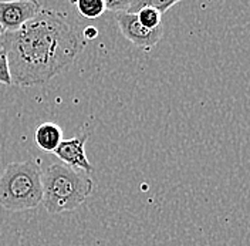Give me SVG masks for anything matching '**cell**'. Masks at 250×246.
Wrapping results in <instances>:
<instances>
[{
  "mask_svg": "<svg viewBox=\"0 0 250 246\" xmlns=\"http://www.w3.org/2000/svg\"><path fill=\"white\" fill-rule=\"evenodd\" d=\"M0 46L7 54L12 81L31 87L50 81L76 62L84 43L62 13L43 10L16 31H3Z\"/></svg>",
  "mask_w": 250,
  "mask_h": 246,
  "instance_id": "1",
  "label": "cell"
},
{
  "mask_svg": "<svg viewBox=\"0 0 250 246\" xmlns=\"http://www.w3.org/2000/svg\"><path fill=\"white\" fill-rule=\"evenodd\" d=\"M43 205L50 214L77 209L93 191V179L85 171L62 162L50 165L43 172Z\"/></svg>",
  "mask_w": 250,
  "mask_h": 246,
  "instance_id": "2",
  "label": "cell"
},
{
  "mask_svg": "<svg viewBox=\"0 0 250 246\" xmlns=\"http://www.w3.org/2000/svg\"><path fill=\"white\" fill-rule=\"evenodd\" d=\"M43 172L36 161L9 164L0 175V205L12 212L34 209L43 202Z\"/></svg>",
  "mask_w": 250,
  "mask_h": 246,
  "instance_id": "3",
  "label": "cell"
},
{
  "mask_svg": "<svg viewBox=\"0 0 250 246\" xmlns=\"http://www.w3.org/2000/svg\"><path fill=\"white\" fill-rule=\"evenodd\" d=\"M42 12L36 0L0 1V27L3 31H16L31 22Z\"/></svg>",
  "mask_w": 250,
  "mask_h": 246,
  "instance_id": "4",
  "label": "cell"
},
{
  "mask_svg": "<svg viewBox=\"0 0 250 246\" xmlns=\"http://www.w3.org/2000/svg\"><path fill=\"white\" fill-rule=\"evenodd\" d=\"M115 22H117L121 33L124 34L125 39L142 50L154 48L164 36V27L149 30L141 24L137 15H128L124 12L117 13Z\"/></svg>",
  "mask_w": 250,
  "mask_h": 246,
  "instance_id": "5",
  "label": "cell"
},
{
  "mask_svg": "<svg viewBox=\"0 0 250 246\" xmlns=\"http://www.w3.org/2000/svg\"><path fill=\"white\" fill-rule=\"evenodd\" d=\"M88 139L87 134L78 135L74 138L62 139L59 148L54 151L57 158H60L62 164L71 167L74 169H81L88 172H93L94 167L90 164L87 154H85V142Z\"/></svg>",
  "mask_w": 250,
  "mask_h": 246,
  "instance_id": "6",
  "label": "cell"
},
{
  "mask_svg": "<svg viewBox=\"0 0 250 246\" xmlns=\"http://www.w3.org/2000/svg\"><path fill=\"white\" fill-rule=\"evenodd\" d=\"M62 141V128L54 123H43L36 128L34 133V142L36 145L46 151L54 153Z\"/></svg>",
  "mask_w": 250,
  "mask_h": 246,
  "instance_id": "7",
  "label": "cell"
},
{
  "mask_svg": "<svg viewBox=\"0 0 250 246\" xmlns=\"http://www.w3.org/2000/svg\"><path fill=\"white\" fill-rule=\"evenodd\" d=\"M178 3V0H132L128 10L125 13L128 15H138L141 9L144 7H152L158 10L161 15L167 13L171 7H173Z\"/></svg>",
  "mask_w": 250,
  "mask_h": 246,
  "instance_id": "8",
  "label": "cell"
},
{
  "mask_svg": "<svg viewBox=\"0 0 250 246\" xmlns=\"http://www.w3.org/2000/svg\"><path fill=\"white\" fill-rule=\"evenodd\" d=\"M76 7L78 13L85 19H97L105 12L104 0H78Z\"/></svg>",
  "mask_w": 250,
  "mask_h": 246,
  "instance_id": "9",
  "label": "cell"
},
{
  "mask_svg": "<svg viewBox=\"0 0 250 246\" xmlns=\"http://www.w3.org/2000/svg\"><path fill=\"white\" fill-rule=\"evenodd\" d=\"M137 17H138L141 24L149 30H155V29L162 27V15L152 7L141 9Z\"/></svg>",
  "mask_w": 250,
  "mask_h": 246,
  "instance_id": "10",
  "label": "cell"
},
{
  "mask_svg": "<svg viewBox=\"0 0 250 246\" xmlns=\"http://www.w3.org/2000/svg\"><path fill=\"white\" fill-rule=\"evenodd\" d=\"M0 83L6 86H12V76H10V68L7 62V54L3 48H0Z\"/></svg>",
  "mask_w": 250,
  "mask_h": 246,
  "instance_id": "11",
  "label": "cell"
},
{
  "mask_svg": "<svg viewBox=\"0 0 250 246\" xmlns=\"http://www.w3.org/2000/svg\"><path fill=\"white\" fill-rule=\"evenodd\" d=\"M132 0H107L105 3V9L109 12H117V13H123L126 12L129 4Z\"/></svg>",
  "mask_w": 250,
  "mask_h": 246,
  "instance_id": "12",
  "label": "cell"
},
{
  "mask_svg": "<svg viewBox=\"0 0 250 246\" xmlns=\"http://www.w3.org/2000/svg\"><path fill=\"white\" fill-rule=\"evenodd\" d=\"M97 34H98V30L95 29V27H87L85 30L83 31V36L85 37V39H88V40H93L97 37Z\"/></svg>",
  "mask_w": 250,
  "mask_h": 246,
  "instance_id": "13",
  "label": "cell"
},
{
  "mask_svg": "<svg viewBox=\"0 0 250 246\" xmlns=\"http://www.w3.org/2000/svg\"><path fill=\"white\" fill-rule=\"evenodd\" d=\"M1 34H3V29L0 27V36H1Z\"/></svg>",
  "mask_w": 250,
  "mask_h": 246,
  "instance_id": "14",
  "label": "cell"
}]
</instances>
